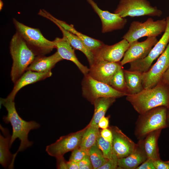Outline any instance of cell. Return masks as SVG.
I'll return each instance as SVG.
<instances>
[{
    "label": "cell",
    "mask_w": 169,
    "mask_h": 169,
    "mask_svg": "<svg viewBox=\"0 0 169 169\" xmlns=\"http://www.w3.org/2000/svg\"><path fill=\"white\" fill-rule=\"evenodd\" d=\"M96 144L106 158L110 159L112 158L114 153L111 143L105 140L100 135L97 139Z\"/></svg>",
    "instance_id": "obj_30"
},
{
    "label": "cell",
    "mask_w": 169,
    "mask_h": 169,
    "mask_svg": "<svg viewBox=\"0 0 169 169\" xmlns=\"http://www.w3.org/2000/svg\"><path fill=\"white\" fill-rule=\"evenodd\" d=\"M136 169H156L153 161L148 158L145 161L138 166Z\"/></svg>",
    "instance_id": "obj_35"
},
{
    "label": "cell",
    "mask_w": 169,
    "mask_h": 169,
    "mask_svg": "<svg viewBox=\"0 0 169 169\" xmlns=\"http://www.w3.org/2000/svg\"><path fill=\"white\" fill-rule=\"evenodd\" d=\"M169 67V42L155 63L147 71L142 73L144 89L155 86L160 81L163 75Z\"/></svg>",
    "instance_id": "obj_11"
},
{
    "label": "cell",
    "mask_w": 169,
    "mask_h": 169,
    "mask_svg": "<svg viewBox=\"0 0 169 169\" xmlns=\"http://www.w3.org/2000/svg\"><path fill=\"white\" fill-rule=\"evenodd\" d=\"M122 68L120 62H113L96 60L90 66L88 74L93 79L109 85L114 74Z\"/></svg>",
    "instance_id": "obj_15"
},
{
    "label": "cell",
    "mask_w": 169,
    "mask_h": 169,
    "mask_svg": "<svg viewBox=\"0 0 169 169\" xmlns=\"http://www.w3.org/2000/svg\"><path fill=\"white\" fill-rule=\"evenodd\" d=\"M123 70L128 95L138 93L144 89L142 73L128 69Z\"/></svg>",
    "instance_id": "obj_25"
},
{
    "label": "cell",
    "mask_w": 169,
    "mask_h": 169,
    "mask_svg": "<svg viewBox=\"0 0 169 169\" xmlns=\"http://www.w3.org/2000/svg\"><path fill=\"white\" fill-rule=\"evenodd\" d=\"M156 169H169V164L160 159L153 161Z\"/></svg>",
    "instance_id": "obj_36"
},
{
    "label": "cell",
    "mask_w": 169,
    "mask_h": 169,
    "mask_svg": "<svg viewBox=\"0 0 169 169\" xmlns=\"http://www.w3.org/2000/svg\"><path fill=\"white\" fill-rule=\"evenodd\" d=\"M89 156L94 169H98L108 160L104 156L96 143L89 149Z\"/></svg>",
    "instance_id": "obj_28"
},
{
    "label": "cell",
    "mask_w": 169,
    "mask_h": 169,
    "mask_svg": "<svg viewBox=\"0 0 169 169\" xmlns=\"http://www.w3.org/2000/svg\"><path fill=\"white\" fill-rule=\"evenodd\" d=\"M166 28L161 38L153 47L146 57L130 63L128 70L142 73L147 71L154 61L164 51L169 42V16L166 18Z\"/></svg>",
    "instance_id": "obj_9"
},
{
    "label": "cell",
    "mask_w": 169,
    "mask_h": 169,
    "mask_svg": "<svg viewBox=\"0 0 169 169\" xmlns=\"http://www.w3.org/2000/svg\"><path fill=\"white\" fill-rule=\"evenodd\" d=\"M9 49L13 60L10 75L14 83L26 71L36 56L17 32L11 38Z\"/></svg>",
    "instance_id": "obj_3"
},
{
    "label": "cell",
    "mask_w": 169,
    "mask_h": 169,
    "mask_svg": "<svg viewBox=\"0 0 169 169\" xmlns=\"http://www.w3.org/2000/svg\"><path fill=\"white\" fill-rule=\"evenodd\" d=\"M161 130H156L149 133L143 140L144 148L148 158L153 161L160 159L158 140Z\"/></svg>",
    "instance_id": "obj_26"
},
{
    "label": "cell",
    "mask_w": 169,
    "mask_h": 169,
    "mask_svg": "<svg viewBox=\"0 0 169 169\" xmlns=\"http://www.w3.org/2000/svg\"><path fill=\"white\" fill-rule=\"evenodd\" d=\"M99 128L98 127L90 125L89 124L83 135L79 147L89 151L96 144L97 139L100 135Z\"/></svg>",
    "instance_id": "obj_27"
},
{
    "label": "cell",
    "mask_w": 169,
    "mask_h": 169,
    "mask_svg": "<svg viewBox=\"0 0 169 169\" xmlns=\"http://www.w3.org/2000/svg\"><path fill=\"white\" fill-rule=\"evenodd\" d=\"M38 14L49 20L52 19L54 20L65 29L76 35L93 54L104 44L99 40L91 38L77 31L73 25H69L64 21L56 18L44 9H40Z\"/></svg>",
    "instance_id": "obj_17"
},
{
    "label": "cell",
    "mask_w": 169,
    "mask_h": 169,
    "mask_svg": "<svg viewBox=\"0 0 169 169\" xmlns=\"http://www.w3.org/2000/svg\"><path fill=\"white\" fill-rule=\"evenodd\" d=\"M16 32L22 38L36 56L45 55L50 53L55 45L53 41L46 38L38 28L27 26L13 19Z\"/></svg>",
    "instance_id": "obj_4"
},
{
    "label": "cell",
    "mask_w": 169,
    "mask_h": 169,
    "mask_svg": "<svg viewBox=\"0 0 169 169\" xmlns=\"http://www.w3.org/2000/svg\"><path fill=\"white\" fill-rule=\"evenodd\" d=\"M130 46L129 43L125 39L112 45L104 44L93 53L95 61L104 60L113 62H120Z\"/></svg>",
    "instance_id": "obj_12"
},
{
    "label": "cell",
    "mask_w": 169,
    "mask_h": 169,
    "mask_svg": "<svg viewBox=\"0 0 169 169\" xmlns=\"http://www.w3.org/2000/svg\"><path fill=\"white\" fill-rule=\"evenodd\" d=\"M88 155H89V151L79 147L72 151L69 161L79 162Z\"/></svg>",
    "instance_id": "obj_31"
},
{
    "label": "cell",
    "mask_w": 169,
    "mask_h": 169,
    "mask_svg": "<svg viewBox=\"0 0 169 169\" xmlns=\"http://www.w3.org/2000/svg\"><path fill=\"white\" fill-rule=\"evenodd\" d=\"M160 81L169 87V67L163 75Z\"/></svg>",
    "instance_id": "obj_39"
},
{
    "label": "cell",
    "mask_w": 169,
    "mask_h": 169,
    "mask_svg": "<svg viewBox=\"0 0 169 169\" xmlns=\"http://www.w3.org/2000/svg\"><path fill=\"white\" fill-rule=\"evenodd\" d=\"M100 135L105 140L112 143L113 135L111 130L109 128L101 130Z\"/></svg>",
    "instance_id": "obj_34"
},
{
    "label": "cell",
    "mask_w": 169,
    "mask_h": 169,
    "mask_svg": "<svg viewBox=\"0 0 169 169\" xmlns=\"http://www.w3.org/2000/svg\"><path fill=\"white\" fill-rule=\"evenodd\" d=\"M81 86L83 96L92 104L99 98H116L128 95L126 93L116 90L108 84L93 79L88 74L84 75Z\"/></svg>",
    "instance_id": "obj_7"
},
{
    "label": "cell",
    "mask_w": 169,
    "mask_h": 169,
    "mask_svg": "<svg viewBox=\"0 0 169 169\" xmlns=\"http://www.w3.org/2000/svg\"><path fill=\"white\" fill-rule=\"evenodd\" d=\"M115 98L103 97L96 99L94 102V106L93 115L89 123L90 125L98 127L100 119L105 116L108 108L115 101Z\"/></svg>",
    "instance_id": "obj_24"
},
{
    "label": "cell",
    "mask_w": 169,
    "mask_h": 169,
    "mask_svg": "<svg viewBox=\"0 0 169 169\" xmlns=\"http://www.w3.org/2000/svg\"><path fill=\"white\" fill-rule=\"evenodd\" d=\"M0 129L4 136H0V163L4 168L8 166L9 168L12 169L13 154L9 150L11 136L7 129L0 125Z\"/></svg>",
    "instance_id": "obj_23"
},
{
    "label": "cell",
    "mask_w": 169,
    "mask_h": 169,
    "mask_svg": "<svg viewBox=\"0 0 169 169\" xmlns=\"http://www.w3.org/2000/svg\"><path fill=\"white\" fill-rule=\"evenodd\" d=\"M88 126V125L81 130L61 136L54 143L47 146L46 151L49 155L56 158L79 147Z\"/></svg>",
    "instance_id": "obj_10"
},
{
    "label": "cell",
    "mask_w": 169,
    "mask_h": 169,
    "mask_svg": "<svg viewBox=\"0 0 169 169\" xmlns=\"http://www.w3.org/2000/svg\"><path fill=\"white\" fill-rule=\"evenodd\" d=\"M49 20L59 28L63 34V36L67 38L71 46L74 49L81 51L85 55L90 66L92 65L95 62L94 54L86 47L82 41L76 35L65 29L54 20L52 19Z\"/></svg>",
    "instance_id": "obj_22"
},
{
    "label": "cell",
    "mask_w": 169,
    "mask_h": 169,
    "mask_svg": "<svg viewBox=\"0 0 169 169\" xmlns=\"http://www.w3.org/2000/svg\"><path fill=\"white\" fill-rule=\"evenodd\" d=\"M118 158L114 153L112 158L108 159L98 169H115L118 168Z\"/></svg>",
    "instance_id": "obj_32"
},
{
    "label": "cell",
    "mask_w": 169,
    "mask_h": 169,
    "mask_svg": "<svg viewBox=\"0 0 169 169\" xmlns=\"http://www.w3.org/2000/svg\"><path fill=\"white\" fill-rule=\"evenodd\" d=\"M0 102L8 112L7 115L3 118V120L6 123H10L12 127L13 133L9 143L10 148L16 139L18 138L21 141L18 149L13 154V163L14 164L18 152L24 150L33 144L28 139L29 131L38 128L40 125L35 121H27L20 117L16 110L14 100L1 98Z\"/></svg>",
    "instance_id": "obj_1"
},
{
    "label": "cell",
    "mask_w": 169,
    "mask_h": 169,
    "mask_svg": "<svg viewBox=\"0 0 169 169\" xmlns=\"http://www.w3.org/2000/svg\"><path fill=\"white\" fill-rule=\"evenodd\" d=\"M114 13L121 17H160L162 12L147 0H120Z\"/></svg>",
    "instance_id": "obj_8"
},
{
    "label": "cell",
    "mask_w": 169,
    "mask_h": 169,
    "mask_svg": "<svg viewBox=\"0 0 169 169\" xmlns=\"http://www.w3.org/2000/svg\"><path fill=\"white\" fill-rule=\"evenodd\" d=\"M113 135L112 145L114 153L118 158L126 157L134 150L136 144L117 127H108Z\"/></svg>",
    "instance_id": "obj_16"
},
{
    "label": "cell",
    "mask_w": 169,
    "mask_h": 169,
    "mask_svg": "<svg viewBox=\"0 0 169 169\" xmlns=\"http://www.w3.org/2000/svg\"><path fill=\"white\" fill-rule=\"evenodd\" d=\"M168 109L160 106L140 114L136 124L135 134L139 139H142L149 133L168 127Z\"/></svg>",
    "instance_id": "obj_5"
},
{
    "label": "cell",
    "mask_w": 169,
    "mask_h": 169,
    "mask_svg": "<svg viewBox=\"0 0 169 169\" xmlns=\"http://www.w3.org/2000/svg\"><path fill=\"white\" fill-rule=\"evenodd\" d=\"M63 59L57 51L48 56H36L26 71L29 70L38 72L51 71L56 64Z\"/></svg>",
    "instance_id": "obj_21"
},
{
    "label": "cell",
    "mask_w": 169,
    "mask_h": 169,
    "mask_svg": "<svg viewBox=\"0 0 169 169\" xmlns=\"http://www.w3.org/2000/svg\"><path fill=\"white\" fill-rule=\"evenodd\" d=\"M67 169H79L78 162L73 161H67Z\"/></svg>",
    "instance_id": "obj_40"
},
{
    "label": "cell",
    "mask_w": 169,
    "mask_h": 169,
    "mask_svg": "<svg viewBox=\"0 0 169 169\" xmlns=\"http://www.w3.org/2000/svg\"><path fill=\"white\" fill-rule=\"evenodd\" d=\"M78 163L79 169H93L89 155L85 156Z\"/></svg>",
    "instance_id": "obj_33"
},
{
    "label": "cell",
    "mask_w": 169,
    "mask_h": 169,
    "mask_svg": "<svg viewBox=\"0 0 169 169\" xmlns=\"http://www.w3.org/2000/svg\"><path fill=\"white\" fill-rule=\"evenodd\" d=\"M147 158L144 148L143 140L140 139L129 155L125 157L118 158V169H136Z\"/></svg>",
    "instance_id": "obj_18"
},
{
    "label": "cell",
    "mask_w": 169,
    "mask_h": 169,
    "mask_svg": "<svg viewBox=\"0 0 169 169\" xmlns=\"http://www.w3.org/2000/svg\"><path fill=\"white\" fill-rule=\"evenodd\" d=\"M166 163H167V164H169V160L168 161H165Z\"/></svg>",
    "instance_id": "obj_43"
},
{
    "label": "cell",
    "mask_w": 169,
    "mask_h": 169,
    "mask_svg": "<svg viewBox=\"0 0 169 169\" xmlns=\"http://www.w3.org/2000/svg\"><path fill=\"white\" fill-rule=\"evenodd\" d=\"M52 75L51 71L38 72L31 70H27L14 83L13 88L6 98L14 100L18 91L24 87L38 81L44 80Z\"/></svg>",
    "instance_id": "obj_20"
},
{
    "label": "cell",
    "mask_w": 169,
    "mask_h": 169,
    "mask_svg": "<svg viewBox=\"0 0 169 169\" xmlns=\"http://www.w3.org/2000/svg\"><path fill=\"white\" fill-rule=\"evenodd\" d=\"M167 25L166 19L154 21L151 18L143 23L132 22L127 32L122 37L130 44L141 38L156 37L165 31Z\"/></svg>",
    "instance_id": "obj_6"
},
{
    "label": "cell",
    "mask_w": 169,
    "mask_h": 169,
    "mask_svg": "<svg viewBox=\"0 0 169 169\" xmlns=\"http://www.w3.org/2000/svg\"><path fill=\"white\" fill-rule=\"evenodd\" d=\"M109 85L117 90L127 94L124 70L122 68L114 74L110 80Z\"/></svg>",
    "instance_id": "obj_29"
},
{
    "label": "cell",
    "mask_w": 169,
    "mask_h": 169,
    "mask_svg": "<svg viewBox=\"0 0 169 169\" xmlns=\"http://www.w3.org/2000/svg\"><path fill=\"white\" fill-rule=\"evenodd\" d=\"M158 41L156 37H148L144 41L139 42L137 40L130 44L120 61L121 65L123 66L127 63L144 58Z\"/></svg>",
    "instance_id": "obj_14"
},
{
    "label": "cell",
    "mask_w": 169,
    "mask_h": 169,
    "mask_svg": "<svg viewBox=\"0 0 169 169\" xmlns=\"http://www.w3.org/2000/svg\"><path fill=\"white\" fill-rule=\"evenodd\" d=\"M167 122L168 126L169 127V112L167 113Z\"/></svg>",
    "instance_id": "obj_42"
},
{
    "label": "cell",
    "mask_w": 169,
    "mask_h": 169,
    "mask_svg": "<svg viewBox=\"0 0 169 169\" xmlns=\"http://www.w3.org/2000/svg\"><path fill=\"white\" fill-rule=\"evenodd\" d=\"M53 41L57 52L63 59L69 60L74 63L84 75L88 74L89 69L78 60L75 54L74 49L65 37L56 38Z\"/></svg>",
    "instance_id": "obj_19"
},
{
    "label": "cell",
    "mask_w": 169,
    "mask_h": 169,
    "mask_svg": "<svg viewBox=\"0 0 169 169\" xmlns=\"http://www.w3.org/2000/svg\"><path fill=\"white\" fill-rule=\"evenodd\" d=\"M87 1L100 18L102 33L121 29L124 27L127 21L125 18L121 17L118 14L101 10L93 0Z\"/></svg>",
    "instance_id": "obj_13"
},
{
    "label": "cell",
    "mask_w": 169,
    "mask_h": 169,
    "mask_svg": "<svg viewBox=\"0 0 169 169\" xmlns=\"http://www.w3.org/2000/svg\"><path fill=\"white\" fill-rule=\"evenodd\" d=\"M3 3L2 0H0V10L1 11L3 8Z\"/></svg>",
    "instance_id": "obj_41"
},
{
    "label": "cell",
    "mask_w": 169,
    "mask_h": 169,
    "mask_svg": "<svg viewBox=\"0 0 169 169\" xmlns=\"http://www.w3.org/2000/svg\"><path fill=\"white\" fill-rule=\"evenodd\" d=\"M126 99L140 114L158 106L169 109V87L160 81L153 87L127 95Z\"/></svg>",
    "instance_id": "obj_2"
},
{
    "label": "cell",
    "mask_w": 169,
    "mask_h": 169,
    "mask_svg": "<svg viewBox=\"0 0 169 169\" xmlns=\"http://www.w3.org/2000/svg\"><path fill=\"white\" fill-rule=\"evenodd\" d=\"M109 118L104 116L100 120L98 126L99 128L103 129L108 128L109 127Z\"/></svg>",
    "instance_id": "obj_38"
},
{
    "label": "cell",
    "mask_w": 169,
    "mask_h": 169,
    "mask_svg": "<svg viewBox=\"0 0 169 169\" xmlns=\"http://www.w3.org/2000/svg\"><path fill=\"white\" fill-rule=\"evenodd\" d=\"M57 160V168L59 169H67V161L65 160L63 156L56 158Z\"/></svg>",
    "instance_id": "obj_37"
}]
</instances>
